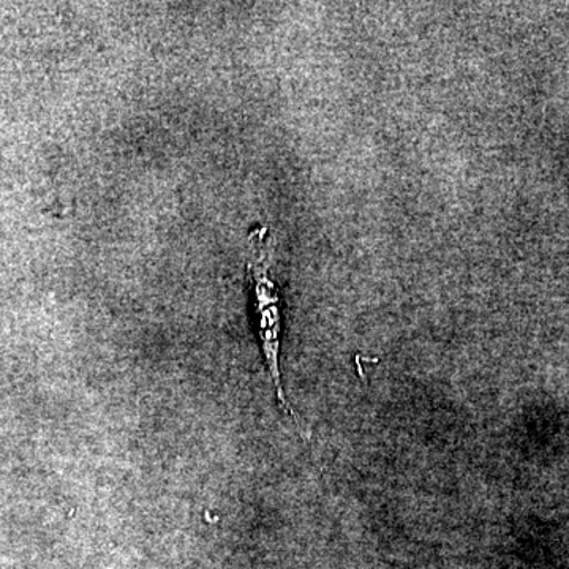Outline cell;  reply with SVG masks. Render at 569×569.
Listing matches in <instances>:
<instances>
[{
	"label": "cell",
	"mask_w": 569,
	"mask_h": 569,
	"mask_svg": "<svg viewBox=\"0 0 569 569\" xmlns=\"http://www.w3.org/2000/svg\"><path fill=\"white\" fill-rule=\"evenodd\" d=\"M247 282H249L250 298L254 329L258 342L263 353L266 367L271 376L277 402L280 408L298 425L299 432L305 436L301 421L296 417L293 408L288 402L282 383L280 370V350H282L283 313L282 298H280L279 283L276 280V238L268 227H254L247 239Z\"/></svg>",
	"instance_id": "obj_1"
}]
</instances>
